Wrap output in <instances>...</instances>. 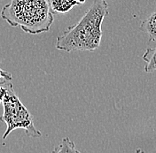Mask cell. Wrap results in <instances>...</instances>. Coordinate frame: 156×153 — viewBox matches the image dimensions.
Segmentation results:
<instances>
[{
  "label": "cell",
  "instance_id": "8",
  "mask_svg": "<svg viewBox=\"0 0 156 153\" xmlns=\"http://www.w3.org/2000/svg\"><path fill=\"white\" fill-rule=\"evenodd\" d=\"M5 79L4 77H1V82H0V104H2L4 97L6 94V87L5 83Z\"/></svg>",
  "mask_w": 156,
  "mask_h": 153
},
{
  "label": "cell",
  "instance_id": "11",
  "mask_svg": "<svg viewBox=\"0 0 156 153\" xmlns=\"http://www.w3.org/2000/svg\"><path fill=\"white\" fill-rule=\"evenodd\" d=\"M0 82H1V76H0Z\"/></svg>",
  "mask_w": 156,
  "mask_h": 153
},
{
  "label": "cell",
  "instance_id": "1",
  "mask_svg": "<svg viewBox=\"0 0 156 153\" xmlns=\"http://www.w3.org/2000/svg\"><path fill=\"white\" fill-rule=\"evenodd\" d=\"M108 15L107 0H93L91 5L77 23L68 27L56 40L59 50L93 51L100 45L102 23Z\"/></svg>",
  "mask_w": 156,
  "mask_h": 153
},
{
  "label": "cell",
  "instance_id": "10",
  "mask_svg": "<svg viewBox=\"0 0 156 153\" xmlns=\"http://www.w3.org/2000/svg\"><path fill=\"white\" fill-rule=\"evenodd\" d=\"M76 1L77 2L78 4H79V5H83V4H84L86 0H76Z\"/></svg>",
  "mask_w": 156,
  "mask_h": 153
},
{
  "label": "cell",
  "instance_id": "3",
  "mask_svg": "<svg viewBox=\"0 0 156 153\" xmlns=\"http://www.w3.org/2000/svg\"><path fill=\"white\" fill-rule=\"evenodd\" d=\"M5 83L6 87V94L2 102L4 112L0 117V120L5 123L6 129L2 139H6L13 130L18 128L25 130L29 136L34 138L40 137L42 134L34 125L33 116L16 95L11 80L5 79Z\"/></svg>",
  "mask_w": 156,
  "mask_h": 153
},
{
  "label": "cell",
  "instance_id": "4",
  "mask_svg": "<svg viewBox=\"0 0 156 153\" xmlns=\"http://www.w3.org/2000/svg\"><path fill=\"white\" fill-rule=\"evenodd\" d=\"M50 9L53 14L67 13L75 6L79 5L76 0H47Z\"/></svg>",
  "mask_w": 156,
  "mask_h": 153
},
{
  "label": "cell",
  "instance_id": "9",
  "mask_svg": "<svg viewBox=\"0 0 156 153\" xmlns=\"http://www.w3.org/2000/svg\"><path fill=\"white\" fill-rule=\"evenodd\" d=\"M0 63H1V60H0ZM0 76L4 77V78H5V79H8V80H11V81L12 80V75H11L10 73H8V72H6V71L1 69V68H0Z\"/></svg>",
  "mask_w": 156,
  "mask_h": 153
},
{
  "label": "cell",
  "instance_id": "5",
  "mask_svg": "<svg viewBox=\"0 0 156 153\" xmlns=\"http://www.w3.org/2000/svg\"><path fill=\"white\" fill-rule=\"evenodd\" d=\"M140 30L149 36L150 41H156V12L141 22Z\"/></svg>",
  "mask_w": 156,
  "mask_h": 153
},
{
  "label": "cell",
  "instance_id": "6",
  "mask_svg": "<svg viewBox=\"0 0 156 153\" xmlns=\"http://www.w3.org/2000/svg\"><path fill=\"white\" fill-rule=\"evenodd\" d=\"M143 60L146 62L145 72L154 73L156 71V46L154 48H147L142 56Z\"/></svg>",
  "mask_w": 156,
  "mask_h": 153
},
{
  "label": "cell",
  "instance_id": "2",
  "mask_svg": "<svg viewBox=\"0 0 156 153\" xmlns=\"http://www.w3.org/2000/svg\"><path fill=\"white\" fill-rule=\"evenodd\" d=\"M0 16L10 26L31 35L49 31L54 20L47 0H10Z\"/></svg>",
  "mask_w": 156,
  "mask_h": 153
},
{
  "label": "cell",
  "instance_id": "7",
  "mask_svg": "<svg viewBox=\"0 0 156 153\" xmlns=\"http://www.w3.org/2000/svg\"><path fill=\"white\" fill-rule=\"evenodd\" d=\"M53 152L62 153V152H80L76 148V145L74 142H72L69 138L65 137L62 139L60 144L58 147H56L53 150Z\"/></svg>",
  "mask_w": 156,
  "mask_h": 153
}]
</instances>
